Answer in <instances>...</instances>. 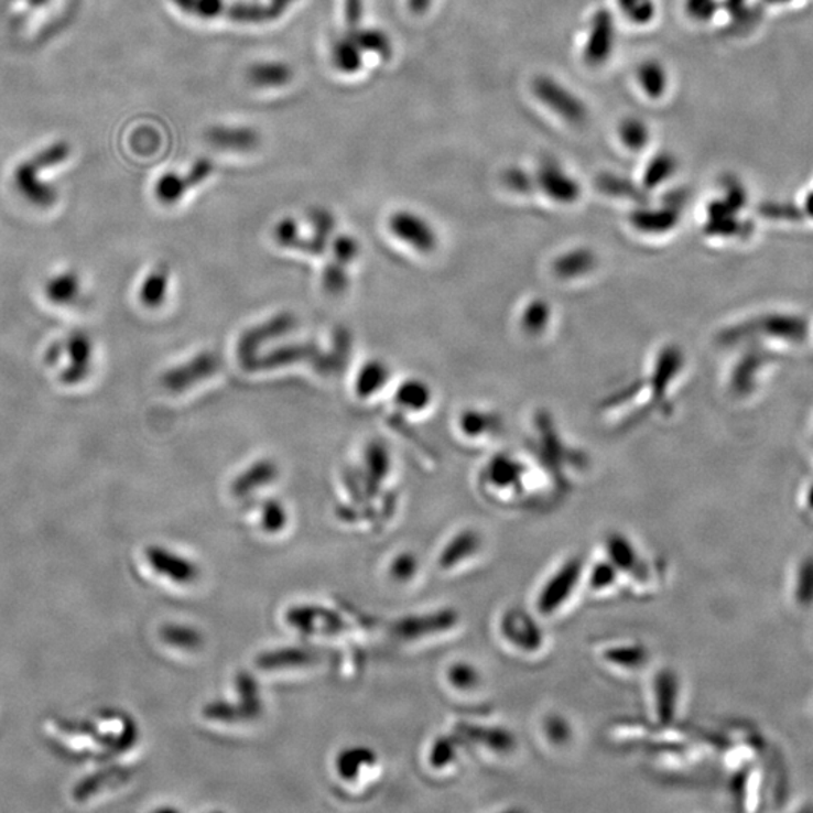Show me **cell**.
<instances>
[{
    "instance_id": "1",
    "label": "cell",
    "mask_w": 813,
    "mask_h": 813,
    "mask_svg": "<svg viewBox=\"0 0 813 813\" xmlns=\"http://www.w3.org/2000/svg\"><path fill=\"white\" fill-rule=\"evenodd\" d=\"M72 155L67 142L57 141L40 148L36 153L22 160L14 170V186L20 195L35 207H51L55 203V186L45 183L44 172L56 170Z\"/></svg>"
},
{
    "instance_id": "2",
    "label": "cell",
    "mask_w": 813,
    "mask_h": 813,
    "mask_svg": "<svg viewBox=\"0 0 813 813\" xmlns=\"http://www.w3.org/2000/svg\"><path fill=\"white\" fill-rule=\"evenodd\" d=\"M532 94L540 105L566 124L583 126L589 119L586 101L576 90L550 74H540L533 79Z\"/></svg>"
},
{
    "instance_id": "3",
    "label": "cell",
    "mask_w": 813,
    "mask_h": 813,
    "mask_svg": "<svg viewBox=\"0 0 813 813\" xmlns=\"http://www.w3.org/2000/svg\"><path fill=\"white\" fill-rule=\"evenodd\" d=\"M618 43V29L614 14L606 8L595 11L587 22L583 61L589 68H601L614 57Z\"/></svg>"
},
{
    "instance_id": "4",
    "label": "cell",
    "mask_w": 813,
    "mask_h": 813,
    "mask_svg": "<svg viewBox=\"0 0 813 813\" xmlns=\"http://www.w3.org/2000/svg\"><path fill=\"white\" fill-rule=\"evenodd\" d=\"M583 573L582 561L578 557L568 560L560 566L552 577L544 583L538 593L536 609L544 616H552L562 610V606L570 601L574 590L581 582Z\"/></svg>"
},
{
    "instance_id": "5",
    "label": "cell",
    "mask_w": 813,
    "mask_h": 813,
    "mask_svg": "<svg viewBox=\"0 0 813 813\" xmlns=\"http://www.w3.org/2000/svg\"><path fill=\"white\" fill-rule=\"evenodd\" d=\"M215 162L208 158H200L192 164L191 170L186 174L180 172H166L159 176L154 184L155 199L160 204L172 207L183 200L192 188L198 187L215 174Z\"/></svg>"
},
{
    "instance_id": "6",
    "label": "cell",
    "mask_w": 813,
    "mask_h": 813,
    "mask_svg": "<svg viewBox=\"0 0 813 813\" xmlns=\"http://www.w3.org/2000/svg\"><path fill=\"white\" fill-rule=\"evenodd\" d=\"M390 234L409 246L414 252L422 254L433 253L437 249V232L424 216L412 209H398L388 220Z\"/></svg>"
},
{
    "instance_id": "7",
    "label": "cell",
    "mask_w": 813,
    "mask_h": 813,
    "mask_svg": "<svg viewBox=\"0 0 813 813\" xmlns=\"http://www.w3.org/2000/svg\"><path fill=\"white\" fill-rule=\"evenodd\" d=\"M220 368L221 359L216 353L203 351L164 373L163 386L171 392L183 393L212 379Z\"/></svg>"
},
{
    "instance_id": "8",
    "label": "cell",
    "mask_w": 813,
    "mask_h": 813,
    "mask_svg": "<svg viewBox=\"0 0 813 813\" xmlns=\"http://www.w3.org/2000/svg\"><path fill=\"white\" fill-rule=\"evenodd\" d=\"M533 180L538 188L554 203L568 205L581 198V183L557 160H542Z\"/></svg>"
},
{
    "instance_id": "9",
    "label": "cell",
    "mask_w": 813,
    "mask_h": 813,
    "mask_svg": "<svg viewBox=\"0 0 813 813\" xmlns=\"http://www.w3.org/2000/svg\"><path fill=\"white\" fill-rule=\"evenodd\" d=\"M147 560L159 576L178 585H191L199 578L200 571L195 562L160 545L148 550Z\"/></svg>"
},
{
    "instance_id": "10",
    "label": "cell",
    "mask_w": 813,
    "mask_h": 813,
    "mask_svg": "<svg viewBox=\"0 0 813 813\" xmlns=\"http://www.w3.org/2000/svg\"><path fill=\"white\" fill-rule=\"evenodd\" d=\"M297 326V318L290 312H282L269 322L249 328L240 340H238V355L241 359H254V353L260 350L267 340L281 338Z\"/></svg>"
},
{
    "instance_id": "11",
    "label": "cell",
    "mask_w": 813,
    "mask_h": 813,
    "mask_svg": "<svg viewBox=\"0 0 813 813\" xmlns=\"http://www.w3.org/2000/svg\"><path fill=\"white\" fill-rule=\"evenodd\" d=\"M209 145L232 153H249L261 145V134L248 126H215L207 131Z\"/></svg>"
},
{
    "instance_id": "12",
    "label": "cell",
    "mask_w": 813,
    "mask_h": 813,
    "mask_svg": "<svg viewBox=\"0 0 813 813\" xmlns=\"http://www.w3.org/2000/svg\"><path fill=\"white\" fill-rule=\"evenodd\" d=\"M286 622L306 635H330L344 628L343 619L334 611L312 606L294 607L286 614Z\"/></svg>"
},
{
    "instance_id": "13",
    "label": "cell",
    "mask_w": 813,
    "mask_h": 813,
    "mask_svg": "<svg viewBox=\"0 0 813 813\" xmlns=\"http://www.w3.org/2000/svg\"><path fill=\"white\" fill-rule=\"evenodd\" d=\"M455 624H457V614L455 611L441 610L435 611V614L419 615L402 619L401 622L397 624L395 632L402 639L416 640L451 630Z\"/></svg>"
},
{
    "instance_id": "14",
    "label": "cell",
    "mask_w": 813,
    "mask_h": 813,
    "mask_svg": "<svg viewBox=\"0 0 813 813\" xmlns=\"http://www.w3.org/2000/svg\"><path fill=\"white\" fill-rule=\"evenodd\" d=\"M635 80L640 93L652 101H660L661 98L666 97L672 82L666 65L655 57L643 59L636 67Z\"/></svg>"
},
{
    "instance_id": "15",
    "label": "cell",
    "mask_w": 813,
    "mask_h": 813,
    "mask_svg": "<svg viewBox=\"0 0 813 813\" xmlns=\"http://www.w3.org/2000/svg\"><path fill=\"white\" fill-rule=\"evenodd\" d=\"M246 79L258 89H277L290 85L294 69L283 61H258L246 72Z\"/></svg>"
},
{
    "instance_id": "16",
    "label": "cell",
    "mask_w": 813,
    "mask_h": 813,
    "mask_svg": "<svg viewBox=\"0 0 813 813\" xmlns=\"http://www.w3.org/2000/svg\"><path fill=\"white\" fill-rule=\"evenodd\" d=\"M483 548V540L474 531H463L452 538L438 557L442 570H454L455 566L466 564L467 560H474Z\"/></svg>"
},
{
    "instance_id": "17",
    "label": "cell",
    "mask_w": 813,
    "mask_h": 813,
    "mask_svg": "<svg viewBox=\"0 0 813 813\" xmlns=\"http://www.w3.org/2000/svg\"><path fill=\"white\" fill-rule=\"evenodd\" d=\"M390 376L389 365L381 359H371L361 365L356 373L355 392L360 400L376 397L388 386Z\"/></svg>"
},
{
    "instance_id": "18",
    "label": "cell",
    "mask_w": 813,
    "mask_h": 813,
    "mask_svg": "<svg viewBox=\"0 0 813 813\" xmlns=\"http://www.w3.org/2000/svg\"><path fill=\"white\" fill-rule=\"evenodd\" d=\"M279 467L273 459H260L254 462L252 466L237 476V479L232 483V495L237 497H245L261 490V487H267L278 478Z\"/></svg>"
},
{
    "instance_id": "19",
    "label": "cell",
    "mask_w": 813,
    "mask_h": 813,
    "mask_svg": "<svg viewBox=\"0 0 813 813\" xmlns=\"http://www.w3.org/2000/svg\"><path fill=\"white\" fill-rule=\"evenodd\" d=\"M330 61L336 72L345 76H353L364 68L365 53L350 32H347L332 44Z\"/></svg>"
},
{
    "instance_id": "20",
    "label": "cell",
    "mask_w": 813,
    "mask_h": 813,
    "mask_svg": "<svg viewBox=\"0 0 813 813\" xmlns=\"http://www.w3.org/2000/svg\"><path fill=\"white\" fill-rule=\"evenodd\" d=\"M171 273L167 267H159L143 279L139 299L148 310H158L170 294Z\"/></svg>"
},
{
    "instance_id": "21",
    "label": "cell",
    "mask_w": 813,
    "mask_h": 813,
    "mask_svg": "<svg viewBox=\"0 0 813 813\" xmlns=\"http://www.w3.org/2000/svg\"><path fill=\"white\" fill-rule=\"evenodd\" d=\"M618 139L621 145L631 153L647 150L652 141L650 124L639 117H626L619 122Z\"/></svg>"
},
{
    "instance_id": "22",
    "label": "cell",
    "mask_w": 813,
    "mask_h": 813,
    "mask_svg": "<svg viewBox=\"0 0 813 813\" xmlns=\"http://www.w3.org/2000/svg\"><path fill=\"white\" fill-rule=\"evenodd\" d=\"M359 44L365 55L371 53L380 57L381 61H389L393 55V44L388 32L380 28H357L348 31Z\"/></svg>"
},
{
    "instance_id": "23",
    "label": "cell",
    "mask_w": 813,
    "mask_h": 813,
    "mask_svg": "<svg viewBox=\"0 0 813 813\" xmlns=\"http://www.w3.org/2000/svg\"><path fill=\"white\" fill-rule=\"evenodd\" d=\"M431 398H433V393H431L429 384L419 379L402 381L395 392L397 404L406 412L413 413L424 412L426 406L430 405Z\"/></svg>"
},
{
    "instance_id": "24",
    "label": "cell",
    "mask_w": 813,
    "mask_h": 813,
    "mask_svg": "<svg viewBox=\"0 0 813 813\" xmlns=\"http://www.w3.org/2000/svg\"><path fill=\"white\" fill-rule=\"evenodd\" d=\"M655 712L660 720L671 722L678 701L676 678L671 672H661L655 678Z\"/></svg>"
},
{
    "instance_id": "25",
    "label": "cell",
    "mask_w": 813,
    "mask_h": 813,
    "mask_svg": "<svg viewBox=\"0 0 813 813\" xmlns=\"http://www.w3.org/2000/svg\"><path fill=\"white\" fill-rule=\"evenodd\" d=\"M619 14L632 26L647 28L659 14L657 0H615Z\"/></svg>"
},
{
    "instance_id": "26",
    "label": "cell",
    "mask_w": 813,
    "mask_h": 813,
    "mask_svg": "<svg viewBox=\"0 0 813 813\" xmlns=\"http://www.w3.org/2000/svg\"><path fill=\"white\" fill-rule=\"evenodd\" d=\"M376 762V754L367 747H351L340 751L339 758L336 759V770L339 771L340 778L345 780L356 779L359 771L365 766H371Z\"/></svg>"
},
{
    "instance_id": "27",
    "label": "cell",
    "mask_w": 813,
    "mask_h": 813,
    "mask_svg": "<svg viewBox=\"0 0 813 813\" xmlns=\"http://www.w3.org/2000/svg\"><path fill=\"white\" fill-rule=\"evenodd\" d=\"M678 167V160L675 154L669 153V151H661L655 154L654 158L648 163L647 170H644V184L654 188L661 183H666L675 174Z\"/></svg>"
},
{
    "instance_id": "28",
    "label": "cell",
    "mask_w": 813,
    "mask_h": 813,
    "mask_svg": "<svg viewBox=\"0 0 813 813\" xmlns=\"http://www.w3.org/2000/svg\"><path fill=\"white\" fill-rule=\"evenodd\" d=\"M176 10L198 20H216L224 15L225 0H172Z\"/></svg>"
},
{
    "instance_id": "29",
    "label": "cell",
    "mask_w": 813,
    "mask_h": 813,
    "mask_svg": "<svg viewBox=\"0 0 813 813\" xmlns=\"http://www.w3.org/2000/svg\"><path fill=\"white\" fill-rule=\"evenodd\" d=\"M162 639L171 647L183 651H196L203 647L200 632L188 626H176V624L166 626L162 630Z\"/></svg>"
},
{
    "instance_id": "30",
    "label": "cell",
    "mask_w": 813,
    "mask_h": 813,
    "mask_svg": "<svg viewBox=\"0 0 813 813\" xmlns=\"http://www.w3.org/2000/svg\"><path fill=\"white\" fill-rule=\"evenodd\" d=\"M314 660V657L305 650H299V648H286V650H277L267 652L258 659V664L261 668H282V666H299V664H307Z\"/></svg>"
},
{
    "instance_id": "31",
    "label": "cell",
    "mask_w": 813,
    "mask_h": 813,
    "mask_svg": "<svg viewBox=\"0 0 813 813\" xmlns=\"http://www.w3.org/2000/svg\"><path fill=\"white\" fill-rule=\"evenodd\" d=\"M605 660L611 666L627 671V669L642 666L644 651L640 647H635V644H616V647L609 648L605 652Z\"/></svg>"
},
{
    "instance_id": "32",
    "label": "cell",
    "mask_w": 813,
    "mask_h": 813,
    "mask_svg": "<svg viewBox=\"0 0 813 813\" xmlns=\"http://www.w3.org/2000/svg\"><path fill=\"white\" fill-rule=\"evenodd\" d=\"M312 353H318L316 345H290L270 353L261 361L262 367H281V365L294 364L299 360H307Z\"/></svg>"
},
{
    "instance_id": "33",
    "label": "cell",
    "mask_w": 813,
    "mask_h": 813,
    "mask_svg": "<svg viewBox=\"0 0 813 813\" xmlns=\"http://www.w3.org/2000/svg\"><path fill=\"white\" fill-rule=\"evenodd\" d=\"M365 463H367L368 475L373 480V484H379L384 478H388L390 458L388 449L381 443H371L367 447V451H365Z\"/></svg>"
},
{
    "instance_id": "34",
    "label": "cell",
    "mask_w": 813,
    "mask_h": 813,
    "mask_svg": "<svg viewBox=\"0 0 813 813\" xmlns=\"http://www.w3.org/2000/svg\"><path fill=\"white\" fill-rule=\"evenodd\" d=\"M286 521H289V514H286L285 507L279 500L270 499L262 505L261 524L267 532H281L285 528Z\"/></svg>"
},
{
    "instance_id": "35",
    "label": "cell",
    "mask_w": 813,
    "mask_h": 813,
    "mask_svg": "<svg viewBox=\"0 0 813 813\" xmlns=\"http://www.w3.org/2000/svg\"><path fill=\"white\" fill-rule=\"evenodd\" d=\"M447 678H449V683L455 689L463 690V692L475 690L480 684L478 671L466 663H457L451 666Z\"/></svg>"
},
{
    "instance_id": "36",
    "label": "cell",
    "mask_w": 813,
    "mask_h": 813,
    "mask_svg": "<svg viewBox=\"0 0 813 813\" xmlns=\"http://www.w3.org/2000/svg\"><path fill=\"white\" fill-rule=\"evenodd\" d=\"M274 240L278 241L279 246H282V248H300V245H302V237H300V226L297 224V220L293 219V217H283V219L279 220L277 226H274Z\"/></svg>"
},
{
    "instance_id": "37",
    "label": "cell",
    "mask_w": 813,
    "mask_h": 813,
    "mask_svg": "<svg viewBox=\"0 0 813 813\" xmlns=\"http://www.w3.org/2000/svg\"><path fill=\"white\" fill-rule=\"evenodd\" d=\"M332 252H334L335 261L340 265L348 267L357 260L360 254V245L355 237L343 236L336 237L332 243Z\"/></svg>"
},
{
    "instance_id": "38",
    "label": "cell",
    "mask_w": 813,
    "mask_h": 813,
    "mask_svg": "<svg viewBox=\"0 0 813 813\" xmlns=\"http://www.w3.org/2000/svg\"><path fill=\"white\" fill-rule=\"evenodd\" d=\"M323 285L327 293L340 294L348 289V274L339 262H332L323 273Z\"/></svg>"
},
{
    "instance_id": "39",
    "label": "cell",
    "mask_w": 813,
    "mask_h": 813,
    "mask_svg": "<svg viewBox=\"0 0 813 813\" xmlns=\"http://www.w3.org/2000/svg\"><path fill=\"white\" fill-rule=\"evenodd\" d=\"M418 560L412 553H404L398 556L390 566V574L395 581L405 582L410 581L416 574Z\"/></svg>"
},
{
    "instance_id": "40",
    "label": "cell",
    "mask_w": 813,
    "mask_h": 813,
    "mask_svg": "<svg viewBox=\"0 0 813 813\" xmlns=\"http://www.w3.org/2000/svg\"><path fill=\"white\" fill-rule=\"evenodd\" d=\"M365 18V0H344V20L348 31L361 26Z\"/></svg>"
},
{
    "instance_id": "41",
    "label": "cell",
    "mask_w": 813,
    "mask_h": 813,
    "mask_svg": "<svg viewBox=\"0 0 813 813\" xmlns=\"http://www.w3.org/2000/svg\"><path fill=\"white\" fill-rule=\"evenodd\" d=\"M452 750L449 741L438 740L431 750V763L433 767H445V762H449L452 759Z\"/></svg>"
},
{
    "instance_id": "42",
    "label": "cell",
    "mask_w": 813,
    "mask_h": 813,
    "mask_svg": "<svg viewBox=\"0 0 813 813\" xmlns=\"http://www.w3.org/2000/svg\"><path fill=\"white\" fill-rule=\"evenodd\" d=\"M434 0H406V7L414 15H425L433 8Z\"/></svg>"
},
{
    "instance_id": "43",
    "label": "cell",
    "mask_w": 813,
    "mask_h": 813,
    "mask_svg": "<svg viewBox=\"0 0 813 813\" xmlns=\"http://www.w3.org/2000/svg\"><path fill=\"white\" fill-rule=\"evenodd\" d=\"M269 2L273 3L282 14H285V12L290 10L291 6L297 2V0H269Z\"/></svg>"
}]
</instances>
